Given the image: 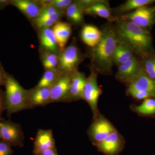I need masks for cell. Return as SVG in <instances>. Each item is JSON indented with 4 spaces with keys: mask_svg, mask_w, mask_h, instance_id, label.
I'll list each match as a JSON object with an SVG mask.
<instances>
[{
    "mask_svg": "<svg viewBox=\"0 0 155 155\" xmlns=\"http://www.w3.org/2000/svg\"><path fill=\"white\" fill-rule=\"evenodd\" d=\"M116 130L113 124L100 114L93 118L88 130V134L91 140L96 145Z\"/></svg>",
    "mask_w": 155,
    "mask_h": 155,
    "instance_id": "obj_8",
    "label": "cell"
},
{
    "mask_svg": "<svg viewBox=\"0 0 155 155\" xmlns=\"http://www.w3.org/2000/svg\"><path fill=\"white\" fill-rule=\"evenodd\" d=\"M62 74L58 69L45 70L41 78L35 86L51 87Z\"/></svg>",
    "mask_w": 155,
    "mask_h": 155,
    "instance_id": "obj_26",
    "label": "cell"
},
{
    "mask_svg": "<svg viewBox=\"0 0 155 155\" xmlns=\"http://www.w3.org/2000/svg\"><path fill=\"white\" fill-rule=\"evenodd\" d=\"M38 31V37L40 51L59 53L60 48L51 28H42Z\"/></svg>",
    "mask_w": 155,
    "mask_h": 155,
    "instance_id": "obj_17",
    "label": "cell"
},
{
    "mask_svg": "<svg viewBox=\"0 0 155 155\" xmlns=\"http://www.w3.org/2000/svg\"><path fill=\"white\" fill-rule=\"evenodd\" d=\"M59 11H60V10L56 9V8H54L53 6H47V7L43 8L40 14L39 15L38 17H47V16H50V15L54 14V13Z\"/></svg>",
    "mask_w": 155,
    "mask_h": 155,
    "instance_id": "obj_31",
    "label": "cell"
},
{
    "mask_svg": "<svg viewBox=\"0 0 155 155\" xmlns=\"http://www.w3.org/2000/svg\"><path fill=\"white\" fill-rule=\"evenodd\" d=\"M102 37L98 44L90 50V69L98 74L111 75L114 56L119 43L114 26L107 25L101 29Z\"/></svg>",
    "mask_w": 155,
    "mask_h": 155,
    "instance_id": "obj_1",
    "label": "cell"
},
{
    "mask_svg": "<svg viewBox=\"0 0 155 155\" xmlns=\"http://www.w3.org/2000/svg\"><path fill=\"white\" fill-rule=\"evenodd\" d=\"M5 86L6 111L8 118L12 114L31 109L28 90L23 88L13 75L8 73Z\"/></svg>",
    "mask_w": 155,
    "mask_h": 155,
    "instance_id": "obj_3",
    "label": "cell"
},
{
    "mask_svg": "<svg viewBox=\"0 0 155 155\" xmlns=\"http://www.w3.org/2000/svg\"><path fill=\"white\" fill-rule=\"evenodd\" d=\"M100 0H77L75 1L76 2L84 9L90 7L92 5H94L96 3L98 2Z\"/></svg>",
    "mask_w": 155,
    "mask_h": 155,
    "instance_id": "obj_33",
    "label": "cell"
},
{
    "mask_svg": "<svg viewBox=\"0 0 155 155\" xmlns=\"http://www.w3.org/2000/svg\"><path fill=\"white\" fill-rule=\"evenodd\" d=\"M36 155H58L56 148L46 150Z\"/></svg>",
    "mask_w": 155,
    "mask_h": 155,
    "instance_id": "obj_35",
    "label": "cell"
},
{
    "mask_svg": "<svg viewBox=\"0 0 155 155\" xmlns=\"http://www.w3.org/2000/svg\"><path fill=\"white\" fill-rule=\"evenodd\" d=\"M12 147L8 143L0 140V155H13Z\"/></svg>",
    "mask_w": 155,
    "mask_h": 155,
    "instance_id": "obj_30",
    "label": "cell"
},
{
    "mask_svg": "<svg viewBox=\"0 0 155 155\" xmlns=\"http://www.w3.org/2000/svg\"><path fill=\"white\" fill-rule=\"evenodd\" d=\"M11 5L16 7L31 21L38 17L43 8L38 0H11Z\"/></svg>",
    "mask_w": 155,
    "mask_h": 155,
    "instance_id": "obj_13",
    "label": "cell"
},
{
    "mask_svg": "<svg viewBox=\"0 0 155 155\" xmlns=\"http://www.w3.org/2000/svg\"><path fill=\"white\" fill-rule=\"evenodd\" d=\"M72 75L62 73L52 86L50 104L53 103H68Z\"/></svg>",
    "mask_w": 155,
    "mask_h": 155,
    "instance_id": "obj_9",
    "label": "cell"
},
{
    "mask_svg": "<svg viewBox=\"0 0 155 155\" xmlns=\"http://www.w3.org/2000/svg\"><path fill=\"white\" fill-rule=\"evenodd\" d=\"M51 87H37L28 90L31 109L50 104Z\"/></svg>",
    "mask_w": 155,
    "mask_h": 155,
    "instance_id": "obj_15",
    "label": "cell"
},
{
    "mask_svg": "<svg viewBox=\"0 0 155 155\" xmlns=\"http://www.w3.org/2000/svg\"><path fill=\"white\" fill-rule=\"evenodd\" d=\"M60 51L66 47L67 41L72 33V25L68 22H58L52 27Z\"/></svg>",
    "mask_w": 155,
    "mask_h": 155,
    "instance_id": "obj_19",
    "label": "cell"
},
{
    "mask_svg": "<svg viewBox=\"0 0 155 155\" xmlns=\"http://www.w3.org/2000/svg\"><path fill=\"white\" fill-rule=\"evenodd\" d=\"M6 105L5 97V91L0 89V122L2 121L3 118V113L6 111Z\"/></svg>",
    "mask_w": 155,
    "mask_h": 155,
    "instance_id": "obj_32",
    "label": "cell"
},
{
    "mask_svg": "<svg viewBox=\"0 0 155 155\" xmlns=\"http://www.w3.org/2000/svg\"><path fill=\"white\" fill-rule=\"evenodd\" d=\"M134 112L143 116L155 115V98H147L143 100L140 105L132 108Z\"/></svg>",
    "mask_w": 155,
    "mask_h": 155,
    "instance_id": "obj_27",
    "label": "cell"
},
{
    "mask_svg": "<svg viewBox=\"0 0 155 155\" xmlns=\"http://www.w3.org/2000/svg\"><path fill=\"white\" fill-rule=\"evenodd\" d=\"M0 140L12 146H23L25 136L20 124L10 120L2 119L0 122Z\"/></svg>",
    "mask_w": 155,
    "mask_h": 155,
    "instance_id": "obj_5",
    "label": "cell"
},
{
    "mask_svg": "<svg viewBox=\"0 0 155 155\" xmlns=\"http://www.w3.org/2000/svg\"><path fill=\"white\" fill-rule=\"evenodd\" d=\"M124 143V139L116 130L96 146L106 154L114 155L121 150Z\"/></svg>",
    "mask_w": 155,
    "mask_h": 155,
    "instance_id": "obj_12",
    "label": "cell"
},
{
    "mask_svg": "<svg viewBox=\"0 0 155 155\" xmlns=\"http://www.w3.org/2000/svg\"><path fill=\"white\" fill-rule=\"evenodd\" d=\"M78 47L76 39L59 53L58 69L62 73L72 74L78 71V67L86 58Z\"/></svg>",
    "mask_w": 155,
    "mask_h": 155,
    "instance_id": "obj_4",
    "label": "cell"
},
{
    "mask_svg": "<svg viewBox=\"0 0 155 155\" xmlns=\"http://www.w3.org/2000/svg\"><path fill=\"white\" fill-rule=\"evenodd\" d=\"M7 73L4 69L2 64L0 62V89L2 86H5L7 80Z\"/></svg>",
    "mask_w": 155,
    "mask_h": 155,
    "instance_id": "obj_34",
    "label": "cell"
},
{
    "mask_svg": "<svg viewBox=\"0 0 155 155\" xmlns=\"http://www.w3.org/2000/svg\"><path fill=\"white\" fill-rule=\"evenodd\" d=\"M31 22L38 30L42 28H51L57 23L51 19L45 18H37L32 20Z\"/></svg>",
    "mask_w": 155,
    "mask_h": 155,
    "instance_id": "obj_28",
    "label": "cell"
},
{
    "mask_svg": "<svg viewBox=\"0 0 155 155\" xmlns=\"http://www.w3.org/2000/svg\"><path fill=\"white\" fill-rule=\"evenodd\" d=\"M143 72L147 76L155 81V54L153 52L146 53L140 56Z\"/></svg>",
    "mask_w": 155,
    "mask_h": 155,
    "instance_id": "obj_22",
    "label": "cell"
},
{
    "mask_svg": "<svg viewBox=\"0 0 155 155\" xmlns=\"http://www.w3.org/2000/svg\"><path fill=\"white\" fill-rule=\"evenodd\" d=\"M86 79L84 73L78 70L72 74L68 103L82 100Z\"/></svg>",
    "mask_w": 155,
    "mask_h": 155,
    "instance_id": "obj_16",
    "label": "cell"
},
{
    "mask_svg": "<svg viewBox=\"0 0 155 155\" xmlns=\"http://www.w3.org/2000/svg\"><path fill=\"white\" fill-rule=\"evenodd\" d=\"M81 37L85 44L93 48L98 44L101 38V30L94 25H85L81 31Z\"/></svg>",
    "mask_w": 155,
    "mask_h": 155,
    "instance_id": "obj_20",
    "label": "cell"
},
{
    "mask_svg": "<svg viewBox=\"0 0 155 155\" xmlns=\"http://www.w3.org/2000/svg\"><path fill=\"white\" fill-rule=\"evenodd\" d=\"M90 70V74L87 77L82 100L88 104L92 111L93 118H94L100 114L98 109V101L102 91L98 84L97 73L94 70Z\"/></svg>",
    "mask_w": 155,
    "mask_h": 155,
    "instance_id": "obj_6",
    "label": "cell"
},
{
    "mask_svg": "<svg viewBox=\"0 0 155 155\" xmlns=\"http://www.w3.org/2000/svg\"><path fill=\"white\" fill-rule=\"evenodd\" d=\"M118 42L140 56L153 52L152 37L148 30L127 20L117 19L114 26Z\"/></svg>",
    "mask_w": 155,
    "mask_h": 155,
    "instance_id": "obj_2",
    "label": "cell"
},
{
    "mask_svg": "<svg viewBox=\"0 0 155 155\" xmlns=\"http://www.w3.org/2000/svg\"><path fill=\"white\" fill-rule=\"evenodd\" d=\"M84 14L105 18L111 22H116L117 17H114L112 14V11L109 7L108 2L100 0L90 7L84 9Z\"/></svg>",
    "mask_w": 155,
    "mask_h": 155,
    "instance_id": "obj_18",
    "label": "cell"
},
{
    "mask_svg": "<svg viewBox=\"0 0 155 155\" xmlns=\"http://www.w3.org/2000/svg\"><path fill=\"white\" fill-rule=\"evenodd\" d=\"M83 9L76 2L69 6L66 11V15L67 19L72 24L76 25H83L84 23Z\"/></svg>",
    "mask_w": 155,
    "mask_h": 155,
    "instance_id": "obj_21",
    "label": "cell"
},
{
    "mask_svg": "<svg viewBox=\"0 0 155 155\" xmlns=\"http://www.w3.org/2000/svg\"><path fill=\"white\" fill-rule=\"evenodd\" d=\"M142 71L140 61L135 56L118 67L116 77L117 80L128 84Z\"/></svg>",
    "mask_w": 155,
    "mask_h": 155,
    "instance_id": "obj_10",
    "label": "cell"
},
{
    "mask_svg": "<svg viewBox=\"0 0 155 155\" xmlns=\"http://www.w3.org/2000/svg\"><path fill=\"white\" fill-rule=\"evenodd\" d=\"M117 19L130 21L142 27L146 28L151 27L155 23V6H145L122 14Z\"/></svg>",
    "mask_w": 155,
    "mask_h": 155,
    "instance_id": "obj_7",
    "label": "cell"
},
{
    "mask_svg": "<svg viewBox=\"0 0 155 155\" xmlns=\"http://www.w3.org/2000/svg\"><path fill=\"white\" fill-rule=\"evenodd\" d=\"M11 0H0V10H2L11 5Z\"/></svg>",
    "mask_w": 155,
    "mask_h": 155,
    "instance_id": "obj_36",
    "label": "cell"
},
{
    "mask_svg": "<svg viewBox=\"0 0 155 155\" xmlns=\"http://www.w3.org/2000/svg\"><path fill=\"white\" fill-rule=\"evenodd\" d=\"M41 61L45 70L58 69L59 53L39 50Z\"/></svg>",
    "mask_w": 155,
    "mask_h": 155,
    "instance_id": "obj_25",
    "label": "cell"
},
{
    "mask_svg": "<svg viewBox=\"0 0 155 155\" xmlns=\"http://www.w3.org/2000/svg\"><path fill=\"white\" fill-rule=\"evenodd\" d=\"M154 2L155 0H128L115 9V11L117 14H127Z\"/></svg>",
    "mask_w": 155,
    "mask_h": 155,
    "instance_id": "obj_23",
    "label": "cell"
},
{
    "mask_svg": "<svg viewBox=\"0 0 155 155\" xmlns=\"http://www.w3.org/2000/svg\"><path fill=\"white\" fill-rule=\"evenodd\" d=\"M72 0H52L51 6L60 11H66L67 8L73 3Z\"/></svg>",
    "mask_w": 155,
    "mask_h": 155,
    "instance_id": "obj_29",
    "label": "cell"
},
{
    "mask_svg": "<svg viewBox=\"0 0 155 155\" xmlns=\"http://www.w3.org/2000/svg\"><path fill=\"white\" fill-rule=\"evenodd\" d=\"M56 148L55 141L52 130L39 129L34 142L33 153L38 154L46 150Z\"/></svg>",
    "mask_w": 155,
    "mask_h": 155,
    "instance_id": "obj_11",
    "label": "cell"
},
{
    "mask_svg": "<svg viewBox=\"0 0 155 155\" xmlns=\"http://www.w3.org/2000/svg\"><path fill=\"white\" fill-rule=\"evenodd\" d=\"M134 56V54L129 48L125 45L119 42L114 54V64L119 67L131 59Z\"/></svg>",
    "mask_w": 155,
    "mask_h": 155,
    "instance_id": "obj_24",
    "label": "cell"
},
{
    "mask_svg": "<svg viewBox=\"0 0 155 155\" xmlns=\"http://www.w3.org/2000/svg\"><path fill=\"white\" fill-rule=\"evenodd\" d=\"M129 91L150 93L155 95V81L142 71L128 84L127 92Z\"/></svg>",
    "mask_w": 155,
    "mask_h": 155,
    "instance_id": "obj_14",
    "label": "cell"
}]
</instances>
